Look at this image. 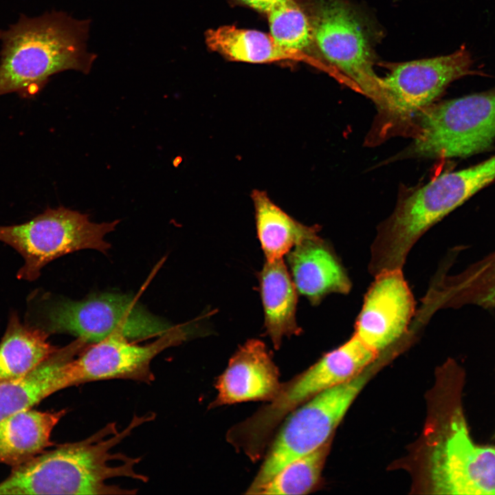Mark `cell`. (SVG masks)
<instances>
[{
	"mask_svg": "<svg viewBox=\"0 0 495 495\" xmlns=\"http://www.w3.org/2000/svg\"><path fill=\"white\" fill-rule=\"evenodd\" d=\"M152 418L134 417L120 432L115 424H109L85 439L43 452L12 468L0 482V495L134 494L109 481L129 477L146 481L148 478L135 470L139 459L111 451L134 428Z\"/></svg>",
	"mask_w": 495,
	"mask_h": 495,
	"instance_id": "1",
	"label": "cell"
},
{
	"mask_svg": "<svg viewBox=\"0 0 495 495\" xmlns=\"http://www.w3.org/2000/svg\"><path fill=\"white\" fill-rule=\"evenodd\" d=\"M89 23L63 12L22 16L0 30V96L31 97L52 75L65 70L89 72L94 56L87 51Z\"/></svg>",
	"mask_w": 495,
	"mask_h": 495,
	"instance_id": "2",
	"label": "cell"
},
{
	"mask_svg": "<svg viewBox=\"0 0 495 495\" xmlns=\"http://www.w3.org/2000/svg\"><path fill=\"white\" fill-rule=\"evenodd\" d=\"M310 25L311 57L318 67L347 78L376 105L380 117L388 104L381 77L374 70L376 32L349 0H300Z\"/></svg>",
	"mask_w": 495,
	"mask_h": 495,
	"instance_id": "3",
	"label": "cell"
},
{
	"mask_svg": "<svg viewBox=\"0 0 495 495\" xmlns=\"http://www.w3.org/2000/svg\"><path fill=\"white\" fill-rule=\"evenodd\" d=\"M378 354L353 334L302 373L281 384L272 400L236 424L238 437L252 450H265L291 412L316 395L356 377L375 362Z\"/></svg>",
	"mask_w": 495,
	"mask_h": 495,
	"instance_id": "4",
	"label": "cell"
},
{
	"mask_svg": "<svg viewBox=\"0 0 495 495\" xmlns=\"http://www.w3.org/2000/svg\"><path fill=\"white\" fill-rule=\"evenodd\" d=\"M412 125L406 155L453 158L482 152L495 140V87L433 102L416 115Z\"/></svg>",
	"mask_w": 495,
	"mask_h": 495,
	"instance_id": "5",
	"label": "cell"
},
{
	"mask_svg": "<svg viewBox=\"0 0 495 495\" xmlns=\"http://www.w3.org/2000/svg\"><path fill=\"white\" fill-rule=\"evenodd\" d=\"M40 322L33 325L47 334L73 335L87 344L118 333L131 340L162 336L173 326L144 308L131 296L104 293L81 300H58L39 307Z\"/></svg>",
	"mask_w": 495,
	"mask_h": 495,
	"instance_id": "6",
	"label": "cell"
},
{
	"mask_svg": "<svg viewBox=\"0 0 495 495\" xmlns=\"http://www.w3.org/2000/svg\"><path fill=\"white\" fill-rule=\"evenodd\" d=\"M373 371V363L349 381L316 395L291 412L281 423L245 494H259L285 465L329 441Z\"/></svg>",
	"mask_w": 495,
	"mask_h": 495,
	"instance_id": "7",
	"label": "cell"
},
{
	"mask_svg": "<svg viewBox=\"0 0 495 495\" xmlns=\"http://www.w3.org/2000/svg\"><path fill=\"white\" fill-rule=\"evenodd\" d=\"M118 220L92 222L89 215L59 206L47 208L24 223L0 226V241L24 259L19 279L35 280L52 261L76 251L91 249L106 253L110 244L105 236L114 230Z\"/></svg>",
	"mask_w": 495,
	"mask_h": 495,
	"instance_id": "8",
	"label": "cell"
},
{
	"mask_svg": "<svg viewBox=\"0 0 495 495\" xmlns=\"http://www.w3.org/2000/svg\"><path fill=\"white\" fill-rule=\"evenodd\" d=\"M472 65V55L464 46L448 55L386 64L389 72L381 77V85L388 108L377 128L379 137L407 129L450 83L474 74Z\"/></svg>",
	"mask_w": 495,
	"mask_h": 495,
	"instance_id": "9",
	"label": "cell"
},
{
	"mask_svg": "<svg viewBox=\"0 0 495 495\" xmlns=\"http://www.w3.org/2000/svg\"><path fill=\"white\" fill-rule=\"evenodd\" d=\"M190 324L177 325L146 344H137L118 333L88 345L69 364L71 385L113 379L145 383L154 380L153 360L166 349L188 339L195 330Z\"/></svg>",
	"mask_w": 495,
	"mask_h": 495,
	"instance_id": "10",
	"label": "cell"
},
{
	"mask_svg": "<svg viewBox=\"0 0 495 495\" xmlns=\"http://www.w3.org/2000/svg\"><path fill=\"white\" fill-rule=\"evenodd\" d=\"M430 455L431 490L440 494H495V448L473 443L460 412Z\"/></svg>",
	"mask_w": 495,
	"mask_h": 495,
	"instance_id": "11",
	"label": "cell"
},
{
	"mask_svg": "<svg viewBox=\"0 0 495 495\" xmlns=\"http://www.w3.org/2000/svg\"><path fill=\"white\" fill-rule=\"evenodd\" d=\"M355 323L354 334L377 353L390 346L408 329L415 301L402 269L374 276Z\"/></svg>",
	"mask_w": 495,
	"mask_h": 495,
	"instance_id": "12",
	"label": "cell"
},
{
	"mask_svg": "<svg viewBox=\"0 0 495 495\" xmlns=\"http://www.w3.org/2000/svg\"><path fill=\"white\" fill-rule=\"evenodd\" d=\"M281 386L278 368L260 340L246 341L233 354L215 383L210 408L236 403L272 400Z\"/></svg>",
	"mask_w": 495,
	"mask_h": 495,
	"instance_id": "13",
	"label": "cell"
},
{
	"mask_svg": "<svg viewBox=\"0 0 495 495\" xmlns=\"http://www.w3.org/2000/svg\"><path fill=\"white\" fill-rule=\"evenodd\" d=\"M287 267L299 294L312 305L333 293L346 294L351 282L330 243L318 235L302 240L287 254Z\"/></svg>",
	"mask_w": 495,
	"mask_h": 495,
	"instance_id": "14",
	"label": "cell"
},
{
	"mask_svg": "<svg viewBox=\"0 0 495 495\" xmlns=\"http://www.w3.org/2000/svg\"><path fill=\"white\" fill-rule=\"evenodd\" d=\"M81 351V344L75 340L58 348L23 377L0 382V421L32 408L54 393L70 387L69 363Z\"/></svg>",
	"mask_w": 495,
	"mask_h": 495,
	"instance_id": "15",
	"label": "cell"
},
{
	"mask_svg": "<svg viewBox=\"0 0 495 495\" xmlns=\"http://www.w3.org/2000/svg\"><path fill=\"white\" fill-rule=\"evenodd\" d=\"M258 283L265 331L278 349L284 337L302 331L296 317L298 293L283 258L265 261Z\"/></svg>",
	"mask_w": 495,
	"mask_h": 495,
	"instance_id": "16",
	"label": "cell"
},
{
	"mask_svg": "<svg viewBox=\"0 0 495 495\" xmlns=\"http://www.w3.org/2000/svg\"><path fill=\"white\" fill-rule=\"evenodd\" d=\"M65 412L30 408L0 421V463L13 468L45 451L53 444L52 430Z\"/></svg>",
	"mask_w": 495,
	"mask_h": 495,
	"instance_id": "17",
	"label": "cell"
},
{
	"mask_svg": "<svg viewBox=\"0 0 495 495\" xmlns=\"http://www.w3.org/2000/svg\"><path fill=\"white\" fill-rule=\"evenodd\" d=\"M205 38L210 50L233 61L267 63L289 60L318 66L311 56L285 48L270 34L255 30L224 25L209 30Z\"/></svg>",
	"mask_w": 495,
	"mask_h": 495,
	"instance_id": "18",
	"label": "cell"
},
{
	"mask_svg": "<svg viewBox=\"0 0 495 495\" xmlns=\"http://www.w3.org/2000/svg\"><path fill=\"white\" fill-rule=\"evenodd\" d=\"M43 330L22 324L12 312L0 342V382L19 379L35 369L58 348Z\"/></svg>",
	"mask_w": 495,
	"mask_h": 495,
	"instance_id": "19",
	"label": "cell"
},
{
	"mask_svg": "<svg viewBox=\"0 0 495 495\" xmlns=\"http://www.w3.org/2000/svg\"><path fill=\"white\" fill-rule=\"evenodd\" d=\"M257 236L265 261L283 258L302 240L318 235L319 227L304 225L283 210L263 190L252 192Z\"/></svg>",
	"mask_w": 495,
	"mask_h": 495,
	"instance_id": "20",
	"label": "cell"
},
{
	"mask_svg": "<svg viewBox=\"0 0 495 495\" xmlns=\"http://www.w3.org/2000/svg\"><path fill=\"white\" fill-rule=\"evenodd\" d=\"M495 181V154L468 168L445 173L426 184L433 206L447 215Z\"/></svg>",
	"mask_w": 495,
	"mask_h": 495,
	"instance_id": "21",
	"label": "cell"
},
{
	"mask_svg": "<svg viewBox=\"0 0 495 495\" xmlns=\"http://www.w3.org/2000/svg\"><path fill=\"white\" fill-rule=\"evenodd\" d=\"M329 441L281 469L259 494H306L318 485L328 454Z\"/></svg>",
	"mask_w": 495,
	"mask_h": 495,
	"instance_id": "22",
	"label": "cell"
},
{
	"mask_svg": "<svg viewBox=\"0 0 495 495\" xmlns=\"http://www.w3.org/2000/svg\"><path fill=\"white\" fill-rule=\"evenodd\" d=\"M266 14L270 34L278 44L311 56V28L307 14L298 1L282 0Z\"/></svg>",
	"mask_w": 495,
	"mask_h": 495,
	"instance_id": "23",
	"label": "cell"
},
{
	"mask_svg": "<svg viewBox=\"0 0 495 495\" xmlns=\"http://www.w3.org/2000/svg\"><path fill=\"white\" fill-rule=\"evenodd\" d=\"M258 12L267 14L276 4L282 0H236Z\"/></svg>",
	"mask_w": 495,
	"mask_h": 495,
	"instance_id": "24",
	"label": "cell"
},
{
	"mask_svg": "<svg viewBox=\"0 0 495 495\" xmlns=\"http://www.w3.org/2000/svg\"><path fill=\"white\" fill-rule=\"evenodd\" d=\"M486 300L495 303V285L491 289L490 293L486 296Z\"/></svg>",
	"mask_w": 495,
	"mask_h": 495,
	"instance_id": "25",
	"label": "cell"
}]
</instances>
